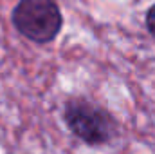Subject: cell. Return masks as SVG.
Instances as JSON below:
<instances>
[{
	"instance_id": "obj_1",
	"label": "cell",
	"mask_w": 155,
	"mask_h": 154,
	"mask_svg": "<svg viewBox=\"0 0 155 154\" xmlns=\"http://www.w3.org/2000/svg\"><path fill=\"white\" fill-rule=\"evenodd\" d=\"M61 13L54 0H20L13 11V24L25 38L45 44L61 29Z\"/></svg>"
},
{
	"instance_id": "obj_3",
	"label": "cell",
	"mask_w": 155,
	"mask_h": 154,
	"mask_svg": "<svg viewBox=\"0 0 155 154\" xmlns=\"http://www.w3.org/2000/svg\"><path fill=\"white\" fill-rule=\"evenodd\" d=\"M146 27H148V31L155 37V5H152L148 9V13H146Z\"/></svg>"
},
{
	"instance_id": "obj_2",
	"label": "cell",
	"mask_w": 155,
	"mask_h": 154,
	"mask_svg": "<svg viewBox=\"0 0 155 154\" xmlns=\"http://www.w3.org/2000/svg\"><path fill=\"white\" fill-rule=\"evenodd\" d=\"M63 118L72 134H76L79 140H83L88 145L107 143L116 134L114 118L105 109L81 98L71 100L65 105Z\"/></svg>"
}]
</instances>
